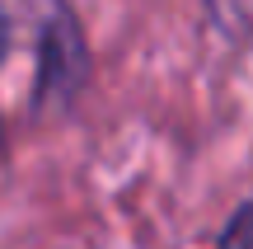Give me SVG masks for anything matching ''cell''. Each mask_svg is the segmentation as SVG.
Wrapping results in <instances>:
<instances>
[{"mask_svg":"<svg viewBox=\"0 0 253 249\" xmlns=\"http://www.w3.org/2000/svg\"><path fill=\"white\" fill-rule=\"evenodd\" d=\"M207 19L216 33L239 43V38L253 33V0H207Z\"/></svg>","mask_w":253,"mask_h":249,"instance_id":"obj_2","label":"cell"},{"mask_svg":"<svg viewBox=\"0 0 253 249\" xmlns=\"http://www.w3.org/2000/svg\"><path fill=\"white\" fill-rule=\"evenodd\" d=\"M5 47H9V19L0 14V56H5Z\"/></svg>","mask_w":253,"mask_h":249,"instance_id":"obj_4","label":"cell"},{"mask_svg":"<svg viewBox=\"0 0 253 249\" xmlns=\"http://www.w3.org/2000/svg\"><path fill=\"white\" fill-rule=\"evenodd\" d=\"M84 71H89V52H84V33L66 5L52 9L42 24V43H38V94L42 99H71L80 90Z\"/></svg>","mask_w":253,"mask_h":249,"instance_id":"obj_1","label":"cell"},{"mask_svg":"<svg viewBox=\"0 0 253 249\" xmlns=\"http://www.w3.org/2000/svg\"><path fill=\"white\" fill-rule=\"evenodd\" d=\"M216 249H253V202H244V207L225 221Z\"/></svg>","mask_w":253,"mask_h":249,"instance_id":"obj_3","label":"cell"}]
</instances>
